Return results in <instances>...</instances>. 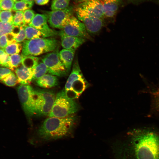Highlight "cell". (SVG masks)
Segmentation results:
<instances>
[{"label":"cell","instance_id":"obj_20","mask_svg":"<svg viewBox=\"0 0 159 159\" xmlns=\"http://www.w3.org/2000/svg\"><path fill=\"white\" fill-rule=\"evenodd\" d=\"M24 27L26 34V39L27 40L44 38L48 37L44 33L34 27L29 25H26Z\"/></svg>","mask_w":159,"mask_h":159},{"label":"cell","instance_id":"obj_32","mask_svg":"<svg viewBox=\"0 0 159 159\" xmlns=\"http://www.w3.org/2000/svg\"><path fill=\"white\" fill-rule=\"evenodd\" d=\"M26 39V34L24 27H20L19 32L15 39L16 42H23Z\"/></svg>","mask_w":159,"mask_h":159},{"label":"cell","instance_id":"obj_1","mask_svg":"<svg viewBox=\"0 0 159 159\" xmlns=\"http://www.w3.org/2000/svg\"><path fill=\"white\" fill-rule=\"evenodd\" d=\"M112 145L115 159H159V127L134 128Z\"/></svg>","mask_w":159,"mask_h":159},{"label":"cell","instance_id":"obj_15","mask_svg":"<svg viewBox=\"0 0 159 159\" xmlns=\"http://www.w3.org/2000/svg\"><path fill=\"white\" fill-rule=\"evenodd\" d=\"M61 45L64 49L75 51L85 41L86 39L80 37L68 36L59 32Z\"/></svg>","mask_w":159,"mask_h":159},{"label":"cell","instance_id":"obj_36","mask_svg":"<svg viewBox=\"0 0 159 159\" xmlns=\"http://www.w3.org/2000/svg\"><path fill=\"white\" fill-rule=\"evenodd\" d=\"M131 1L136 2H141L146 1H149L152 0H129Z\"/></svg>","mask_w":159,"mask_h":159},{"label":"cell","instance_id":"obj_10","mask_svg":"<svg viewBox=\"0 0 159 159\" xmlns=\"http://www.w3.org/2000/svg\"><path fill=\"white\" fill-rule=\"evenodd\" d=\"M58 51L57 48L52 52L47 54L42 59V61L47 67L49 74L62 77L68 74L59 59Z\"/></svg>","mask_w":159,"mask_h":159},{"label":"cell","instance_id":"obj_33","mask_svg":"<svg viewBox=\"0 0 159 159\" xmlns=\"http://www.w3.org/2000/svg\"><path fill=\"white\" fill-rule=\"evenodd\" d=\"M12 72L11 70L8 68L0 67V80L1 81Z\"/></svg>","mask_w":159,"mask_h":159},{"label":"cell","instance_id":"obj_22","mask_svg":"<svg viewBox=\"0 0 159 159\" xmlns=\"http://www.w3.org/2000/svg\"><path fill=\"white\" fill-rule=\"evenodd\" d=\"M34 1H28L21 0L15 2L12 10L24 11L30 9L33 6Z\"/></svg>","mask_w":159,"mask_h":159},{"label":"cell","instance_id":"obj_29","mask_svg":"<svg viewBox=\"0 0 159 159\" xmlns=\"http://www.w3.org/2000/svg\"><path fill=\"white\" fill-rule=\"evenodd\" d=\"M1 82L6 86L9 87L14 86L18 82L16 75L13 72L3 80Z\"/></svg>","mask_w":159,"mask_h":159},{"label":"cell","instance_id":"obj_7","mask_svg":"<svg viewBox=\"0 0 159 159\" xmlns=\"http://www.w3.org/2000/svg\"><path fill=\"white\" fill-rule=\"evenodd\" d=\"M38 61V58L34 56L23 57L21 64L14 70L19 83L27 85L31 82L34 68Z\"/></svg>","mask_w":159,"mask_h":159},{"label":"cell","instance_id":"obj_2","mask_svg":"<svg viewBox=\"0 0 159 159\" xmlns=\"http://www.w3.org/2000/svg\"><path fill=\"white\" fill-rule=\"evenodd\" d=\"M77 120L73 115L62 118L49 117L38 129L37 138L41 141L46 142L69 136L76 126Z\"/></svg>","mask_w":159,"mask_h":159},{"label":"cell","instance_id":"obj_24","mask_svg":"<svg viewBox=\"0 0 159 159\" xmlns=\"http://www.w3.org/2000/svg\"><path fill=\"white\" fill-rule=\"evenodd\" d=\"M71 0H53L51 6L52 11L64 9L69 7Z\"/></svg>","mask_w":159,"mask_h":159},{"label":"cell","instance_id":"obj_11","mask_svg":"<svg viewBox=\"0 0 159 159\" xmlns=\"http://www.w3.org/2000/svg\"><path fill=\"white\" fill-rule=\"evenodd\" d=\"M73 7L69 6L64 9L47 11L45 14L48 17V22L52 27L62 29L70 18L73 16Z\"/></svg>","mask_w":159,"mask_h":159},{"label":"cell","instance_id":"obj_25","mask_svg":"<svg viewBox=\"0 0 159 159\" xmlns=\"http://www.w3.org/2000/svg\"><path fill=\"white\" fill-rule=\"evenodd\" d=\"M24 11H16L14 16L13 24L15 26L24 27L26 25L24 16Z\"/></svg>","mask_w":159,"mask_h":159},{"label":"cell","instance_id":"obj_34","mask_svg":"<svg viewBox=\"0 0 159 159\" xmlns=\"http://www.w3.org/2000/svg\"><path fill=\"white\" fill-rule=\"evenodd\" d=\"M10 44L6 34L3 35L0 37V48L4 49Z\"/></svg>","mask_w":159,"mask_h":159},{"label":"cell","instance_id":"obj_18","mask_svg":"<svg viewBox=\"0 0 159 159\" xmlns=\"http://www.w3.org/2000/svg\"><path fill=\"white\" fill-rule=\"evenodd\" d=\"M74 53V51L64 49H62L59 52V59L67 74L70 70Z\"/></svg>","mask_w":159,"mask_h":159},{"label":"cell","instance_id":"obj_28","mask_svg":"<svg viewBox=\"0 0 159 159\" xmlns=\"http://www.w3.org/2000/svg\"><path fill=\"white\" fill-rule=\"evenodd\" d=\"M23 58L21 55L19 54L12 55L10 56L11 70H14L21 64Z\"/></svg>","mask_w":159,"mask_h":159},{"label":"cell","instance_id":"obj_23","mask_svg":"<svg viewBox=\"0 0 159 159\" xmlns=\"http://www.w3.org/2000/svg\"><path fill=\"white\" fill-rule=\"evenodd\" d=\"M22 44L19 43L14 42L7 45L4 49L9 55L18 54L22 50Z\"/></svg>","mask_w":159,"mask_h":159},{"label":"cell","instance_id":"obj_35","mask_svg":"<svg viewBox=\"0 0 159 159\" xmlns=\"http://www.w3.org/2000/svg\"><path fill=\"white\" fill-rule=\"evenodd\" d=\"M49 0H34L35 3L38 5H43L47 4Z\"/></svg>","mask_w":159,"mask_h":159},{"label":"cell","instance_id":"obj_38","mask_svg":"<svg viewBox=\"0 0 159 159\" xmlns=\"http://www.w3.org/2000/svg\"><path fill=\"white\" fill-rule=\"evenodd\" d=\"M14 2L17 1H18L21 0H13Z\"/></svg>","mask_w":159,"mask_h":159},{"label":"cell","instance_id":"obj_21","mask_svg":"<svg viewBox=\"0 0 159 159\" xmlns=\"http://www.w3.org/2000/svg\"><path fill=\"white\" fill-rule=\"evenodd\" d=\"M47 72L48 69L45 64L43 62H38L34 68L32 80L39 79Z\"/></svg>","mask_w":159,"mask_h":159},{"label":"cell","instance_id":"obj_37","mask_svg":"<svg viewBox=\"0 0 159 159\" xmlns=\"http://www.w3.org/2000/svg\"><path fill=\"white\" fill-rule=\"evenodd\" d=\"M25 1H34V0H23Z\"/></svg>","mask_w":159,"mask_h":159},{"label":"cell","instance_id":"obj_14","mask_svg":"<svg viewBox=\"0 0 159 159\" xmlns=\"http://www.w3.org/2000/svg\"><path fill=\"white\" fill-rule=\"evenodd\" d=\"M48 17L45 14H37L29 25L34 27L46 34L48 37H52L58 34L56 31L50 28L48 24Z\"/></svg>","mask_w":159,"mask_h":159},{"label":"cell","instance_id":"obj_5","mask_svg":"<svg viewBox=\"0 0 159 159\" xmlns=\"http://www.w3.org/2000/svg\"><path fill=\"white\" fill-rule=\"evenodd\" d=\"M79 109L77 103L66 96L63 90L57 93L52 109L49 114V117H64L72 115Z\"/></svg>","mask_w":159,"mask_h":159},{"label":"cell","instance_id":"obj_16","mask_svg":"<svg viewBox=\"0 0 159 159\" xmlns=\"http://www.w3.org/2000/svg\"><path fill=\"white\" fill-rule=\"evenodd\" d=\"M148 88L150 97V114L159 115V85Z\"/></svg>","mask_w":159,"mask_h":159},{"label":"cell","instance_id":"obj_6","mask_svg":"<svg viewBox=\"0 0 159 159\" xmlns=\"http://www.w3.org/2000/svg\"><path fill=\"white\" fill-rule=\"evenodd\" d=\"M56 96L55 93L50 90H34L35 115H48L52 109Z\"/></svg>","mask_w":159,"mask_h":159},{"label":"cell","instance_id":"obj_9","mask_svg":"<svg viewBox=\"0 0 159 159\" xmlns=\"http://www.w3.org/2000/svg\"><path fill=\"white\" fill-rule=\"evenodd\" d=\"M74 11L77 19L84 24L88 33L97 34L103 26L104 20L90 15L77 6L75 8Z\"/></svg>","mask_w":159,"mask_h":159},{"label":"cell","instance_id":"obj_3","mask_svg":"<svg viewBox=\"0 0 159 159\" xmlns=\"http://www.w3.org/2000/svg\"><path fill=\"white\" fill-rule=\"evenodd\" d=\"M88 86V83L84 77L78 60L76 59L65 85V93L67 97L70 99H77Z\"/></svg>","mask_w":159,"mask_h":159},{"label":"cell","instance_id":"obj_31","mask_svg":"<svg viewBox=\"0 0 159 159\" xmlns=\"http://www.w3.org/2000/svg\"><path fill=\"white\" fill-rule=\"evenodd\" d=\"M23 14L26 25L29 24L32 20L35 14L34 11L30 9L24 11Z\"/></svg>","mask_w":159,"mask_h":159},{"label":"cell","instance_id":"obj_26","mask_svg":"<svg viewBox=\"0 0 159 159\" xmlns=\"http://www.w3.org/2000/svg\"><path fill=\"white\" fill-rule=\"evenodd\" d=\"M0 66L11 69L10 56L4 52V49L0 48Z\"/></svg>","mask_w":159,"mask_h":159},{"label":"cell","instance_id":"obj_4","mask_svg":"<svg viewBox=\"0 0 159 159\" xmlns=\"http://www.w3.org/2000/svg\"><path fill=\"white\" fill-rule=\"evenodd\" d=\"M58 41L53 38H36L23 42L21 55L36 56L52 52L57 48Z\"/></svg>","mask_w":159,"mask_h":159},{"label":"cell","instance_id":"obj_30","mask_svg":"<svg viewBox=\"0 0 159 159\" xmlns=\"http://www.w3.org/2000/svg\"><path fill=\"white\" fill-rule=\"evenodd\" d=\"M14 3L13 0H0V7L2 10L11 11Z\"/></svg>","mask_w":159,"mask_h":159},{"label":"cell","instance_id":"obj_13","mask_svg":"<svg viewBox=\"0 0 159 159\" xmlns=\"http://www.w3.org/2000/svg\"><path fill=\"white\" fill-rule=\"evenodd\" d=\"M77 6L90 15L104 20L103 7L100 0H82Z\"/></svg>","mask_w":159,"mask_h":159},{"label":"cell","instance_id":"obj_27","mask_svg":"<svg viewBox=\"0 0 159 159\" xmlns=\"http://www.w3.org/2000/svg\"><path fill=\"white\" fill-rule=\"evenodd\" d=\"M14 16L10 10H2L0 13V21L13 24Z\"/></svg>","mask_w":159,"mask_h":159},{"label":"cell","instance_id":"obj_12","mask_svg":"<svg viewBox=\"0 0 159 159\" xmlns=\"http://www.w3.org/2000/svg\"><path fill=\"white\" fill-rule=\"evenodd\" d=\"M60 32L68 36L91 39L84 24L73 15Z\"/></svg>","mask_w":159,"mask_h":159},{"label":"cell","instance_id":"obj_17","mask_svg":"<svg viewBox=\"0 0 159 159\" xmlns=\"http://www.w3.org/2000/svg\"><path fill=\"white\" fill-rule=\"evenodd\" d=\"M104 9L105 17L113 18L116 15L122 0H100Z\"/></svg>","mask_w":159,"mask_h":159},{"label":"cell","instance_id":"obj_8","mask_svg":"<svg viewBox=\"0 0 159 159\" xmlns=\"http://www.w3.org/2000/svg\"><path fill=\"white\" fill-rule=\"evenodd\" d=\"M34 89L29 85H21L17 88V93L23 109L27 115H35Z\"/></svg>","mask_w":159,"mask_h":159},{"label":"cell","instance_id":"obj_19","mask_svg":"<svg viewBox=\"0 0 159 159\" xmlns=\"http://www.w3.org/2000/svg\"><path fill=\"white\" fill-rule=\"evenodd\" d=\"M37 86L44 88H50L58 84V79L56 76L51 74H45L35 80Z\"/></svg>","mask_w":159,"mask_h":159},{"label":"cell","instance_id":"obj_39","mask_svg":"<svg viewBox=\"0 0 159 159\" xmlns=\"http://www.w3.org/2000/svg\"><path fill=\"white\" fill-rule=\"evenodd\" d=\"M1 7H0V13L1 11Z\"/></svg>","mask_w":159,"mask_h":159}]
</instances>
